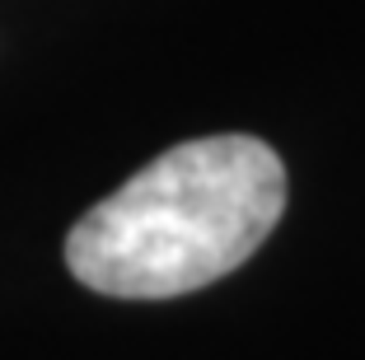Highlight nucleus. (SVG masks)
<instances>
[{
  "mask_svg": "<svg viewBox=\"0 0 365 360\" xmlns=\"http://www.w3.org/2000/svg\"><path fill=\"white\" fill-rule=\"evenodd\" d=\"M281 211L286 169L267 140H182L89 206L66 234V267L113 299L192 295L258 253Z\"/></svg>",
  "mask_w": 365,
  "mask_h": 360,
  "instance_id": "nucleus-1",
  "label": "nucleus"
}]
</instances>
